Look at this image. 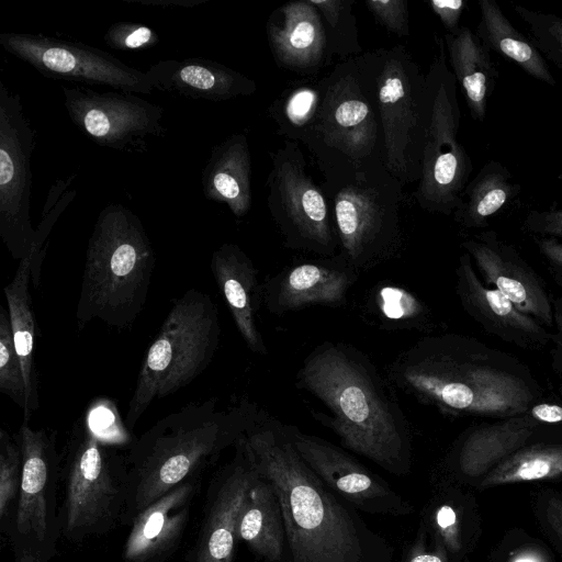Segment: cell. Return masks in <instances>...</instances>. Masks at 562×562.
I'll list each match as a JSON object with an SVG mask.
<instances>
[{
    "label": "cell",
    "instance_id": "1",
    "mask_svg": "<svg viewBox=\"0 0 562 562\" xmlns=\"http://www.w3.org/2000/svg\"><path fill=\"white\" fill-rule=\"evenodd\" d=\"M238 442L280 503L283 562H393V544L328 487L294 448L285 425L266 417Z\"/></svg>",
    "mask_w": 562,
    "mask_h": 562
},
{
    "label": "cell",
    "instance_id": "2",
    "mask_svg": "<svg viewBox=\"0 0 562 562\" xmlns=\"http://www.w3.org/2000/svg\"><path fill=\"white\" fill-rule=\"evenodd\" d=\"M391 384L445 415L503 419L526 413L543 389L515 356L461 334L425 336L390 364Z\"/></svg>",
    "mask_w": 562,
    "mask_h": 562
},
{
    "label": "cell",
    "instance_id": "3",
    "mask_svg": "<svg viewBox=\"0 0 562 562\" xmlns=\"http://www.w3.org/2000/svg\"><path fill=\"white\" fill-rule=\"evenodd\" d=\"M297 387L329 411L314 414L344 447L396 476L412 471V432L394 386L362 351L324 341L303 360Z\"/></svg>",
    "mask_w": 562,
    "mask_h": 562
},
{
    "label": "cell",
    "instance_id": "4",
    "mask_svg": "<svg viewBox=\"0 0 562 562\" xmlns=\"http://www.w3.org/2000/svg\"><path fill=\"white\" fill-rule=\"evenodd\" d=\"M217 397L191 402L147 429L124 454L128 501L123 519L134 518L160 496L196 477L266 414L252 402L218 408Z\"/></svg>",
    "mask_w": 562,
    "mask_h": 562
},
{
    "label": "cell",
    "instance_id": "5",
    "mask_svg": "<svg viewBox=\"0 0 562 562\" xmlns=\"http://www.w3.org/2000/svg\"><path fill=\"white\" fill-rule=\"evenodd\" d=\"M154 267L155 252L140 218L120 203L108 204L88 240L78 329L93 319L128 329L145 306Z\"/></svg>",
    "mask_w": 562,
    "mask_h": 562
},
{
    "label": "cell",
    "instance_id": "6",
    "mask_svg": "<svg viewBox=\"0 0 562 562\" xmlns=\"http://www.w3.org/2000/svg\"><path fill=\"white\" fill-rule=\"evenodd\" d=\"M337 228L340 254L357 271L394 258L404 244V187L383 161L317 166Z\"/></svg>",
    "mask_w": 562,
    "mask_h": 562
},
{
    "label": "cell",
    "instance_id": "7",
    "mask_svg": "<svg viewBox=\"0 0 562 562\" xmlns=\"http://www.w3.org/2000/svg\"><path fill=\"white\" fill-rule=\"evenodd\" d=\"M221 324L212 297L189 289L176 299L142 362L124 426L134 429L155 400L178 392L211 363Z\"/></svg>",
    "mask_w": 562,
    "mask_h": 562
},
{
    "label": "cell",
    "instance_id": "8",
    "mask_svg": "<svg viewBox=\"0 0 562 562\" xmlns=\"http://www.w3.org/2000/svg\"><path fill=\"white\" fill-rule=\"evenodd\" d=\"M61 474L60 527L68 542L81 544L123 525L128 501L125 459L93 429L88 412L72 426Z\"/></svg>",
    "mask_w": 562,
    "mask_h": 562
},
{
    "label": "cell",
    "instance_id": "9",
    "mask_svg": "<svg viewBox=\"0 0 562 562\" xmlns=\"http://www.w3.org/2000/svg\"><path fill=\"white\" fill-rule=\"evenodd\" d=\"M376 66L374 49L339 60L324 76L319 113L305 146L317 166L383 161Z\"/></svg>",
    "mask_w": 562,
    "mask_h": 562
},
{
    "label": "cell",
    "instance_id": "10",
    "mask_svg": "<svg viewBox=\"0 0 562 562\" xmlns=\"http://www.w3.org/2000/svg\"><path fill=\"white\" fill-rule=\"evenodd\" d=\"M426 77L428 122L423 149L422 176L414 198L428 213L452 216L470 181L473 162L459 140L461 109L458 83L448 66L443 38Z\"/></svg>",
    "mask_w": 562,
    "mask_h": 562
},
{
    "label": "cell",
    "instance_id": "11",
    "mask_svg": "<svg viewBox=\"0 0 562 562\" xmlns=\"http://www.w3.org/2000/svg\"><path fill=\"white\" fill-rule=\"evenodd\" d=\"M376 50L383 164L403 187L418 183L428 122L426 77L404 45Z\"/></svg>",
    "mask_w": 562,
    "mask_h": 562
},
{
    "label": "cell",
    "instance_id": "12",
    "mask_svg": "<svg viewBox=\"0 0 562 562\" xmlns=\"http://www.w3.org/2000/svg\"><path fill=\"white\" fill-rule=\"evenodd\" d=\"M267 206L283 245L292 250L334 257L340 251L330 203L307 171L299 143L284 140L270 153Z\"/></svg>",
    "mask_w": 562,
    "mask_h": 562
},
{
    "label": "cell",
    "instance_id": "13",
    "mask_svg": "<svg viewBox=\"0 0 562 562\" xmlns=\"http://www.w3.org/2000/svg\"><path fill=\"white\" fill-rule=\"evenodd\" d=\"M22 453V479L12 524L7 533L13 557L49 562L61 536L57 490L61 476L56 431L21 425L15 435Z\"/></svg>",
    "mask_w": 562,
    "mask_h": 562
},
{
    "label": "cell",
    "instance_id": "14",
    "mask_svg": "<svg viewBox=\"0 0 562 562\" xmlns=\"http://www.w3.org/2000/svg\"><path fill=\"white\" fill-rule=\"evenodd\" d=\"M36 132L21 97L0 80V237L13 259L23 260L36 236L31 211V158Z\"/></svg>",
    "mask_w": 562,
    "mask_h": 562
},
{
    "label": "cell",
    "instance_id": "15",
    "mask_svg": "<svg viewBox=\"0 0 562 562\" xmlns=\"http://www.w3.org/2000/svg\"><path fill=\"white\" fill-rule=\"evenodd\" d=\"M0 44L8 53L50 79L140 94H149L154 90L146 71L130 67L108 52L83 43L9 32L0 34Z\"/></svg>",
    "mask_w": 562,
    "mask_h": 562
},
{
    "label": "cell",
    "instance_id": "16",
    "mask_svg": "<svg viewBox=\"0 0 562 562\" xmlns=\"http://www.w3.org/2000/svg\"><path fill=\"white\" fill-rule=\"evenodd\" d=\"M74 125L97 145L124 153H144L151 137H161L164 109L135 93L99 92L83 86L63 87Z\"/></svg>",
    "mask_w": 562,
    "mask_h": 562
},
{
    "label": "cell",
    "instance_id": "17",
    "mask_svg": "<svg viewBox=\"0 0 562 562\" xmlns=\"http://www.w3.org/2000/svg\"><path fill=\"white\" fill-rule=\"evenodd\" d=\"M285 429L305 463L357 510L392 517L414 513L408 499L342 448L293 425H285Z\"/></svg>",
    "mask_w": 562,
    "mask_h": 562
},
{
    "label": "cell",
    "instance_id": "18",
    "mask_svg": "<svg viewBox=\"0 0 562 562\" xmlns=\"http://www.w3.org/2000/svg\"><path fill=\"white\" fill-rule=\"evenodd\" d=\"M235 453L210 481L203 518L184 562H234L238 522L257 472L237 441Z\"/></svg>",
    "mask_w": 562,
    "mask_h": 562
},
{
    "label": "cell",
    "instance_id": "19",
    "mask_svg": "<svg viewBox=\"0 0 562 562\" xmlns=\"http://www.w3.org/2000/svg\"><path fill=\"white\" fill-rule=\"evenodd\" d=\"M460 246L470 255L484 284L502 292L520 312L552 330V297L543 280L513 245L487 229L465 238Z\"/></svg>",
    "mask_w": 562,
    "mask_h": 562
},
{
    "label": "cell",
    "instance_id": "20",
    "mask_svg": "<svg viewBox=\"0 0 562 562\" xmlns=\"http://www.w3.org/2000/svg\"><path fill=\"white\" fill-rule=\"evenodd\" d=\"M357 280L358 271L340 252L296 262L265 280L263 304L274 315L315 305L340 307Z\"/></svg>",
    "mask_w": 562,
    "mask_h": 562
},
{
    "label": "cell",
    "instance_id": "21",
    "mask_svg": "<svg viewBox=\"0 0 562 562\" xmlns=\"http://www.w3.org/2000/svg\"><path fill=\"white\" fill-rule=\"evenodd\" d=\"M456 292L463 311L488 334L528 350L550 345L552 330L520 312L502 292L484 284L465 251L456 267Z\"/></svg>",
    "mask_w": 562,
    "mask_h": 562
},
{
    "label": "cell",
    "instance_id": "22",
    "mask_svg": "<svg viewBox=\"0 0 562 562\" xmlns=\"http://www.w3.org/2000/svg\"><path fill=\"white\" fill-rule=\"evenodd\" d=\"M266 33L281 69L313 78L331 60L324 20L311 0L290 1L274 9Z\"/></svg>",
    "mask_w": 562,
    "mask_h": 562
},
{
    "label": "cell",
    "instance_id": "23",
    "mask_svg": "<svg viewBox=\"0 0 562 562\" xmlns=\"http://www.w3.org/2000/svg\"><path fill=\"white\" fill-rule=\"evenodd\" d=\"M199 487V476L189 479L140 512L131 525L122 552L124 561L169 559L180 546Z\"/></svg>",
    "mask_w": 562,
    "mask_h": 562
},
{
    "label": "cell",
    "instance_id": "24",
    "mask_svg": "<svg viewBox=\"0 0 562 562\" xmlns=\"http://www.w3.org/2000/svg\"><path fill=\"white\" fill-rule=\"evenodd\" d=\"M211 271L246 346L266 356L268 349L257 325L263 288L252 260L238 245L225 243L213 251Z\"/></svg>",
    "mask_w": 562,
    "mask_h": 562
},
{
    "label": "cell",
    "instance_id": "25",
    "mask_svg": "<svg viewBox=\"0 0 562 562\" xmlns=\"http://www.w3.org/2000/svg\"><path fill=\"white\" fill-rule=\"evenodd\" d=\"M146 74L154 89L189 99L220 102L257 91L251 78L204 58L159 60Z\"/></svg>",
    "mask_w": 562,
    "mask_h": 562
},
{
    "label": "cell",
    "instance_id": "26",
    "mask_svg": "<svg viewBox=\"0 0 562 562\" xmlns=\"http://www.w3.org/2000/svg\"><path fill=\"white\" fill-rule=\"evenodd\" d=\"M45 251L46 243L35 239L30 254L19 262L13 279L3 288L13 340L22 363L26 387V406L23 411L24 423H29L32 414L40 407L35 363L37 329L29 283L32 278L35 286L38 284Z\"/></svg>",
    "mask_w": 562,
    "mask_h": 562
},
{
    "label": "cell",
    "instance_id": "27",
    "mask_svg": "<svg viewBox=\"0 0 562 562\" xmlns=\"http://www.w3.org/2000/svg\"><path fill=\"white\" fill-rule=\"evenodd\" d=\"M539 432V426L527 412L494 423H483L460 436L449 458L454 470L463 476H479L527 445Z\"/></svg>",
    "mask_w": 562,
    "mask_h": 562
},
{
    "label": "cell",
    "instance_id": "28",
    "mask_svg": "<svg viewBox=\"0 0 562 562\" xmlns=\"http://www.w3.org/2000/svg\"><path fill=\"white\" fill-rule=\"evenodd\" d=\"M201 184L209 201L226 204L236 217L250 211L251 155L245 134H232L211 149Z\"/></svg>",
    "mask_w": 562,
    "mask_h": 562
},
{
    "label": "cell",
    "instance_id": "29",
    "mask_svg": "<svg viewBox=\"0 0 562 562\" xmlns=\"http://www.w3.org/2000/svg\"><path fill=\"white\" fill-rule=\"evenodd\" d=\"M443 42L451 71L464 95L473 120L484 122L498 70L490 48L468 26L456 34L446 33Z\"/></svg>",
    "mask_w": 562,
    "mask_h": 562
},
{
    "label": "cell",
    "instance_id": "30",
    "mask_svg": "<svg viewBox=\"0 0 562 562\" xmlns=\"http://www.w3.org/2000/svg\"><path fill=\"white\" fill-rule=\"evenodd\" d=\"M238 540L262 562H283L285 529L272 485L257 473L238 522Z\"/></svg>",
    "mask_w": 562,
    "mask_h": 562
},
{
    "label": "cell",
    "instance_id": "31",
    "mask_svg": "<svg viewBox=\"0 0 562 562\" xmlns=\"http://www.w3.org/2000/svg\"><path fill=\"white\" fill-rule=\"evenodd\" d=\"M479 10L475 33L491 52L513 61L533 79L557 86L546 58L530 37L510 23L495 0H479Z\"/></svg>",
    "mask_w": 562,
    "mask_h": 562
},
{
    "label": "cell",
    "instance_id": "32",
    "mask_svg": "<svg viewBox=\"0 0 562 562\" xmlns=\"http://www.w3.org/2000/svg\"><path fill=\"white\" fill-rule=\"evenodd\" d=\"M509 169L502 162H486L467 184L453 221L464 229L488 227V220L520 194Z\"/></svg>",
    "mask_w": 562,
    "mask_h": 562
},
{
    "label": "cell",
    "instance_id": "33",
    "mask_svg": "<svg viewBox=\"0 0 562 562\" xmlns=\"http://www.w3.org/2000/svg\"><path fill=\"white\" fill-rule=\"evenodd\" d=\"M324 88V76L288 86L268 109V116L274 122L277 134L284 140L306 146L315 128Z\"/></svg>",
    "mask_w": 562,
    "mask_h": 562
},
{
    "label": "cell",
    "instance_id": "34",
    "mask_svg": "<svg viewBox=\"0 0 562 562\" xmlns=\"http://www.w3.org/2000/svg\"><path fill=\"white\" fill-rule=\"evenodd\" d=\"M562 474V443L525 445L501 461L481 482L482 487L553 477Z\"/></svg>",
    "mask_w": 562,
    "mask_h": 562
},
{
    "label": "cell",
    "instance_id": "35",
    "mask_svg": "<svg viewBox=\"0 0 562 562\" xmlns=\"http://www.w3.org/2000/svg\"><path fill=\"white\" fill-rule=\"evenodd\" d=\"M369 306L382 326L391 329L427 330L431 312L417 295L394 284L376 285Z\"/></svg>",
    "mask_w": 562,
    "mask_h": 562
},
{
    "label": "cell",
    "instance_id": "36",
    "mask_svg": "<svg viewBox=\"0 0 562 562\" xmlns=\"http://www.w3.org/2000/svg\"><path fill=\"white\" fill-rule=\"evenodd\" d=\"M319 11L326 27L331 56L341 59L363 53L359 42L357 18L353 14L355 0H311Z\"/></svg>",
    "mask_w": 562,
    "mask_h": 562
},
{
    "label": "cell",
    "instance_id": "37",
    "mask_svg": "<svg viewBox=\"0 0 562 562\" xmlns=\"http://www.w3.org/2000/svg\"><path fill=\"white\" fill-rule=\"evenodd\" d=\"M22 479V453L15 436L0 430V531L3 537L12 524Z\"/></svg>",
    "mask_w": 562,
    "mask_h": 562
},
{
    "label": "cell",
    "instance_id": "38",
    "mask_svg": "<svg viewBox=\"0 0 562 562\" xmlns=\"http://www.w3.org/2000/svg\"><path fill=\"white\" fill-rule=\"evenodd\" d=\"M515 13L529 29L530 40L546 58L562 72V16L514 5Z\"/></svg>",
    "mask_w": 562,
    "mask_h": 562
},
{
    "label": "cell",
    "instance_id": "39",
    "mask_svg": "<svg viewBox=\"0 0 562 562\" xmlns=\"http://www.w3.org/2000/svg\"><path fill=\"white\" fill-rule=\"evenodd\" d=\"M0 392L23 411L26 406V387L22 363L16 352L9 313L0 305Z\"/></svg>",
    "mask_w": 562,
    "mask_h": 562
},
{
    "label": "cell",
    "instance_id": "40",
    "mask_svg": "<svg viewBox=\"0 0 562 562\" xmlns=\"http://www.w3.org/2000/svg\"><path fill=\"white\" fill-rule=\"evenodd\" d=\"M106 45L116 50H142L159 43L158 34L148 25L135 22H116L104 34Z\"/></svg>",
    "mask_w": 562,
    "mask_h": 562
},
{
    "label": "cell",
    "instance_id": "41",
    "mask_svg": "<svg viewBox=\"0 0 562 562\" xmlns=\"http://www.w3.org/2000/svg\"><path fill=\"white\" fill-rule=\"evenodd\" d=\"M364 4L375 21L389 33L400 37L409 35L407 0H366Z\"/></svg>",
    "mask_w": 562,
    "mask_h": 562
},
{
    "label": "cell",
    "instance_id": "42",
    "mask_svg": "<svg viewBox=\"0 0 562 562\" xmlns=\"http://www.w3.org/2000/svg\"><path fill=\"white\" fill-rule=\"evenodd\" d=\"M398 562H450V559L449 552L419 526L415 537L404 546Z\"/></svg>",
    "mask_w": 562,
    "mask_h": 562
},
{
    "label": "cell",
    "instance_id": "43",
    "mask_svg": "<svg viewBox=\"0 0 562 562\" xmlns=\"http://www.w3.org/2000/svg\"><path fill=\"white\" fill-rule=\"evenodd\" d=\"M521 227L530 236L562 239V209L551 206L544 210H531L524 218Z\"/></svg>",
    "mask_w": 562,
    "mask_h": 562
},
{
    "label": "cell",
    "instance_id": "44",
    "mask_svg": "<svg viewBox=\"0 0 562 562\" xmlns=\"http://www.w3.org/2000/svg\"><path fill=\"white\" fill-rule=\"evenodd\" d=\"M554 281L562 288V241L554 237L530 236Z\"/></svg>",
    "mask_w": 562,
    "mask_h": 562
},
{
    "label": "cell",
    "instance_id": "45",
    "mask_svg": "<svg viewBox=\"0 0 562 562\" xmlns=\"http://www.w3.org/2000/svg\"><path fill=\"white\" fill-rule=\"evenodd\" d=\"M428 4L446 29V33L456 34L460 30V20L467 9V1L431 0Z\"/></svg>",
    "mask_w": 562,
    "mask_h": 562
},
{
    "label": "cell",
    "instance_id": "46",
    "mask_svg": "<svg viewBox=\"0 0 562 562\" xmlns=\"http://www.w3.org/2000/svg\"><path fill=\"white\" fill-rule=\"evenodd\" d=\"M553 328L551 338V367L555 374L562 379V296L552 297Z\"/></svg>",
    "mask_w": 562,
    "mask_h": 562
},
{
    "label": "cell",
    "instance_id": "47",
    "mask_svg": "<svg viewBox=\"0 0 562 562\" xmlns=\"http://www.w3.org/2000/svg\"><path fill=\"white\" fill-rule=\"evenodd\" d=\"M126 3H136L143 5H154V7H183V8H193L200 5L209 0H122Z\"/></svg>",
    "mask_w": 562,
    "mask_h": 562
},
{
    "label": "cell",
    "instance_id": "48",
    "mask_svg": "<svg viewBox=\"0 0 562 562\" xmlns=\"http://www.w3.org/2000/svg\"><path fill=\"white\" fill-rule=\"evenodd\" d=\"M548 516L552 528L555 530V532L562 540V517L552 504H550L548 508Z\"/></svg>",
    "mask_w": 562,
    "mask_h": 562
},
{
    "label": "cell",
    "instance_id": "49",
    "mask_svg": "<svg viewBox=\"0 0 562 562\" xmlns=\"http://www.w3.org/2000/svg\"><path fill=\"white\" fill-rule=\"evenodd\" d=\"M516 562H537V561L531 557H522V558L518 559Z\"/></svg>",
    "mask_w": 562,
    "mask_h": 562
},
{
    "label": "cell",
    "instance_id": "50",
    "mask_svg": "<svg viewBox=\"0 0 562 562\" xmlns=\"http://www.w3.org/2000/svg\"><path fill=\"white\" fill-rule=\"evenodd\" d=\"M551 504L555 507V509L558 510V513L561 515L562 517V505H560L558 502L555 501H552Z\"/></svg>",
    "mask_w": 562,
    "mask_h": 562
},
{
    "label": "cell",
    "instance_id": "51",
    "mask_svg": "<svg viewBox=\"0 0 562 562\" xmlns=\"http://www.w3.org/2000/svg\"><path fill=\"white\" fill-rule=\"evenodd\" d=\"M558 178L562 180V175H560Z\"/></svg>",
    "mask_w": 562,
    "mask_h": 562
}]
</instances>
